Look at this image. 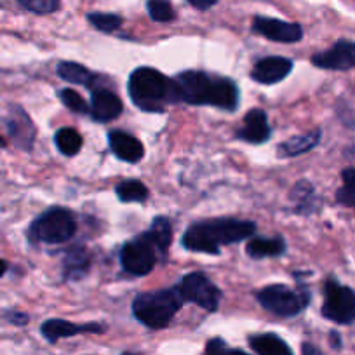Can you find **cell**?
I'll return each mask as SVG.
<instances>
[{
  "label": "cell",
  "instance_id": "cell-4",
  "mask_svg": "<svg viewBox=\"0 0 355 355\" xmlns=\"http://www.w3.org/2000/svg\"><path fill=\"white\" fill-rule=\"evenodd\" d=\"M182 306L183 298L174 286L169 289H157L136 296L132 300V315L148 329H164L169 326Z\"/></svg>",
  "mask_w": 355,
  "mask_h": 355
},
{
  "label": "cell",
  "instance_id": "cell-1",
  "mask_svg": "<svg viewBox=\"0 0 355 355\" xmlns=\"http://www.w3.org/2000/svg\"><path fill=\"white\" fill-rule=\"evenodd\" d=\"M180 103L196 105V107L220 108L232 112L239 105V87L227 77H213L209 73L196 70L182 71L174 77Z\"/></svg>",
  "mask_w": 355,
  "mask_h": 355
},
{
  "label": "cell",
  "instance_id": "cell-35",
  "mask_svg": "<svg viewBox=\"0 0 355 355\" xmlns=\"http://www.w3.org/2000/svg\"><path fill=\"white\" fill-rule=\"evenodd\" d=\"M302 350H303V355H322V352L312 343H303Z\"/></svg>",
  "mask_w": 355,
  "mask_h": 355
},
{
  "label": "cell",
  "instance_id": "cell-34",
  "mask_svg": "<svg viewBox=\"0 0 355 355\" xmlns=\"http://www.w3.org/2000/svg\"><path fill=\"white\" fill-rule=\"evenodd\" d=\"M9 320H11L12 324H16V326H25V324L28 322V315L21 312H11L9 313Z\"/></svg>",
  "mask_w": 355,
  "mask_h": 355
},
{
  "label": "cell",
  "instance_id": "cell-19",
  "mask_svg": "<svg viewBox=\"0 0 355 355\" xmlns=\"http://www.w3.org/2000/svg\"><path fill=\"white\" fill-rule=\"evenodd\" d=\"M288 245H286V241L277 235V237L265 239V237H256L252 241L248 242V248H245V252H248L249 258L252 259H263V258H277V256L284 254Z\"/></svg>",
  "mask_w": 355,
  "mask_h": 355
},
{
  "label": "cell",
  "instance_id": "cell-32",
  "mask_svg": "<svg viewBox=\"0 0 355 355\" xmlns=\"http://www.w3.org/2000/svg\"><path fill=\"white\" fill-rule=\"evenodd\" d=\"M204 355H249V354H245V352L242 350H230L223 340L214 338V340H211L209 343H207L206 354Z\"/></svg>",
  "mask_w": 355,
  "mask_h": 355
},
{
  "label": "cell",
  "instance_id": "cell-27",
  "mask_svg": "<svg viewBox=\"0 0 355 355\" xmlns=\"http://www.w3.org/2000/svg\"><path fill=\"white\" fill-rule=\"evenodd\" d=\"M146 11L155 23H171L176 18L171 0H146Z\"/></svg>",
  "mask_w": 355,
  "mask_h": 355
},
{
  "label": "cell",
  "instance_id": "cell-38",
  "mask_svg": "<svg viewBox=\"0 0 355 355\" xmlns=\"http://www.w3.org/2000/svg\"><path fill=\"white\" fill-rule=\"evenodd\" d=\"M6 145H8V141L0 136V148H6Z\"/></svg>",
  "mask_w": 355,
  "mask_h": 355
},
{
  "label": "cell",
  "instance_id": "cell-17",
  "mask_svg": "<svg viewBox=\"0 0 355 355\" xmlns=\"http://www.w3.org/2000/svg\"><path fill=\"white\" fill-rule=\"evenodd\" d=\"M40 331H42V336L46 338L49 343H56V341L61 340V338H70V336H75V334L105 333V326H101V324H96V322L73 324L63 319H49L42 324Z\"/></svg>",
  "mask_w": 355,
  "mask_h": 355
},
{
  "label": "cell",
  "instance_id": "cell-3",
  "mask_svg": "<svg viewBox=\"0 0 355 355\" xmlns=\"http://www.w3.org/2000/svg\"><path fill=\"white\" fill-rule=\"evenodd\" d=\"M128 91L132 103L143 112L160 114L169 105L180 103L174 78L150 67H139L132 71Z\"/></svg>",
  "mask_w": 355,
  "mask_h": 355
},
{
  "label": "cell",
  "instance_id": "cell-2",
  "mask_svg": "<svg viewBox=\"0 0 355 355\" xmlns=\"http://www.w3.org/2000/svg\"><path fill=\"white\" fill-rule=\"evenodd\" d=\"M256 223L237 218H213L196 221L182 237L183 248L192 252L220 254L221 245L235 244L254 235Z\"/></svg>",
  "mask_w": 355,
  "mask_h": 355
},
{
  "label": "cell",
  "instance_id": "cell-31",
  "mask_svg": "<svg viewBox=\"0 0 355 355\" xmlns=\"http://www.w3.org/2000/svg\"><path fill=\"white\" fill-rule=\"evenodd\" d=\"M19 4L26 9V11L33 12V15H53L60 9L61 0H18Z\"/></svg>",
  "mask_w": 355,
  "mask_h": 355
},
{
  "label": "cell",
  "instance_id": "cell-28",
  "mask_svg": "<svg viewBox=\"0 0 355 355\" xmlns=\"http://www.w3.org/2000/svg\"><path fill=\"white\" fill-rule=\"evenodd\" d=\"M343 178V187L336 192V200L341 206L347 207H355V169H345L341 173Z\"/></svg>",
  "mask_w": 355,
  "mask_h": 355
},
{
  "label": "cell",
  "instance_id": "cell-7",
  "mask_svg": "<svg viewBox=\"0 0 355 355\" xmlns=\"http://www.w3.org/2000/svg\"><path fill=\"white\" fill-rule=\"evenodd\" d=\"M159 249L146 237L145 232L132 241L125 242L121 249L122 268H124V272L136 275V277L148 275L155 268V263L159 261Z\"/></svg>",
  "mask_w": 355,
  "mask_h": 355
},
{
  "label": "cell",
  "instance_id": "cell-6",
  "mask_svg": "<svg viewBox=\"0 0 355 355\" xmlns=\"http://www.w3.org/2000/svg\"><path fill=\"white\" fill-rule=\"evenodd\" d=\"M256 300L266 312L279 317H295L302 313L310 303V293L306 289H293L284 284H272L259 289Z\"/></svg>",
  "mask_w": 355,
  "mask_h": 355
},
{
  "label": "cell",
  "instance_id": "cell-33",
  "mask_svg": "<svg viewBox=\"0 0 355 355\" xmlns=\"http://www.w3.org/2000/svg\"><path fill=\"white\" fill-rule=\"evenodd\" d=\"M190 6H193L199 11H207V9L214 8L218 4V0H187Z\"/></svg>",
  "mask_w": 355,
  "mask_h": 355
},
{
  "label": "cell",
  "instance_id": "cell-39",
  "mask_svg": "<svg viewBox=\"0 0 355 355\" xmlns=\"http://www.w3.org/2000/svg\"><path fill=\"white\" fill-rule=\"evenodd\" d=\"M122 355H135V354H131V352H125V354H122Z\"/></svg>",
  "mask_w": 355,
  "mask_h": 355
},
{
  "label": "cell",
  "instance_id": "cell-11",
  "mask_svg": "<svg viewBox=\"0 0 355 355\" xmlns=\"http://www.w3.org/2000/svg\"><path fill=\"white\" fill-rule=\"evenodd\" d=\"M312 64L322 70H352L355 68V42L338 40L329 49L313 54Z\"/></svg>",
  "mask_w": 355,
  "mask_h": 355
},
{
  "label": "cell",
  "instance_id": "cell-29",
  "mask_svg": "<svg viewBox=\"0 0 355 355\" xmlns=\"http://www.w3.org/2000/svg\"><path fill=\"white\" fill-rule=\"evenodd\" d=\"M87 21L96 30L103 33H114L122 26V18L117 15H108V12H89Z\"/></svg>",
  "mask_w": 355,
  "mask_h": 355
},
{
  "label": "cell",
  "instance_id": "cell-5",
  "mask_svg": "<svg viewBox=\"0 0 355 355\" xmlns=\"http://www.w3.org/2000/svg\"><path fill=\"white\" fill-rule=\"evenodd\" d=\"M77 232L75 216L64 207H51L33 220L28 228L32 244H64Z\"/></svg>",
  "mask_w": 355,
  "mask_h": 355
},
{
  "label": "cell",
  "instance_id": "cell-13",
  "mask_svg": "<svg viewBox=\"0 0 355 355\" xmlns=\"http://www.w3.org/2000/svg\"><path fill=\"white\" fill-rule=\"evenodd\" d=\"M124 110L122 100L107 87L93 89L91 94V107H89V115L94 122H110L117 119Z\"/></svg>",
  "mask_w": 355,
  "mask_h": 355
},
{
  "label": "cell",
  "instance_id": "cell-16",
  "mask_svg": "<svg viewBox=\"0 0 355 355\" xmlns=\"http://www.w3.org/2000/svg\"><path fill=\"white\" fill-rule=\"evenodd\" d=\"M108 145L117 159L124 160L129 164H138L145 157V146L136 136L129 132L114 129L108 132Z\"/></svg>",
  "mask_w": 355,
  "mask_h": 355
},
{
  "label": "cell",
  "instance_id": "cell-12",
  "mask_svg": "<svg viewBox=\"0 0 355 355\" xmlns=\"http://www.w3.org/2000/svg\"><path fill=\"white\" fill-rule=\"evenodd\" d=\"M6 128L12 143L21 150H32L35 141V125L23 108L12 107L6 117Z\"/></svg>",
  "mask_w": 355,
  "mask_h": 355
},
{
  "label": "cell",
  "instance_id": "cell-18",
  "mask_svg": "<svg viewBox=\"0 0 355 355\" xmlns=\"http://www.w3.org/2000/svg\"><path fill=\"white\" fill-rule=\"evenodd\" d=\"M91 266V252L84 245H73L70 251L64 254L63 259V274L64 279H80L87 274Z\"/></svg>",
  "mask_w": 355,
  "mask_h": 355
},
{
  "label": "cell",
  "instance_id": "cell-36",
  "mask_svg": "<svg viewBox=\"0 0 355 355\" xmlns=\"http://www.w3.org/2000/svg\"><path fill=\"white\" fill-rule=\"evenodd\" d=\"M331 341H333V347L334 348L340 347V343H341V341H340V334H338V333H331Z\"/></svg>",
  "mask_w": 355,
  "mask_h": 355
},
{
  "label": "cell",
  "instance_id": "cell-20",
  "mask_svg": "<svg viewBox=\"0 0 355 355\" xmlns=\"http://www.w3.org/2000/svg\"><path fill=\"white\" fill-rule=\"evenodd\" d=\"M249 345L258 355H295L289 345L274 333L251 336L249 338Z\"/></svg>",
  "mask_w": 355,
  "mask_h": 355
},
{
  "label": "cell",
  "instance_id": "cell-9",
  "mask_svg": "<svg viewBox=\"0 0 355 355\" xmlns=\"http://www.w3.org/2000/svg\"><path fill=\"white\" fill-rule=\"evenodd\" d=\"M322 315L336 324H352L355 320V293L347 286L327 279L324 284Z\"/></svg>",
  "mask_w": 355,
  "mask_h": 355
},
{
  "label": "cell",
  "instance_id": "cell-25",
  "mask_svg": "<svg viewBox=\"0 0 355 355\" xmlns=\"http://www.w3.org/2000/svg\"><path fill=\"white\" fill-rule=\"evenodd\" d=\"M115 193H117L119 200H122V202L143 204L148 199L150 192L145 183H141L139 180H124V182L115 187Z\"/></svg>",
  "mask_w": 355,
  "mask_h": 355
},
{
  "label": "cell",
  "instance_id": "cell-23",
  "mask_svg": "<svg viewBox=\"0 0 355 355\" xmlns=\"http://www.w3.org/2000/svg\"><path fill=\"white\" fill-rule=\"evenodd\" d=\"M58 75L71 84L91 85V82L94 80L93 71H89L84 64L75 63V61H61L58 64Z\"/></svg>",
  "mask_w": 355,
  "mask_h": 355
},
{
  "label": "cell",
  "instance_id": "cell-30",
  "mask_svg": "<svg viewBox=\"0 0 355 355\" xmlns=\"http://www.w3.org/2000/svg\"><path fill=\"white\" fill-rule=\"evenodd\" d=\"M58 96H60L61 103H63L68 110L73 112V114H89V105L85 103L84 98H82L77 91H73V89H61Z\"/></svg>",
  "mask_w": 355,
  "mask_h": 355
},
{
  "label": "cell",
  "instance_id": "cell-22",
  "mask_svg": "<svg viewBox=\"0 0 355 355\" xmlns=\"http://www.w3.org/2000/svg\"><path fill=\"white\" fill-rule=\"evenodd\" d=\"M145 234L155 244V248L159 249L160 256H166L171 241H173V227H171V221L164 216H157L153 220L152 227Z\"/></svg>",
  "mask_w": 355,
  "mask_h": 355
},
{
  "label": "cell",
  "instance_id": "cell-15",
  "mask_svg": "<svg viewBox=\"0 0 355 355\" xmlns=\"http://www.w3.org/2000/svg\"><path fill=\"white\" fill-rule=\"evenodd\" d=\"M272 129L268 125V117L266 112L261 108H252L244 115V124L235 131V138L241 141L251 143V145H259L270 139Z\"/></svg>",
  "mask_w": 355,
  "mask_h": 355
},
{
  "label": "cell",
  "instance_id": "cell-37",
  "mask_svg": "<svg viewBox=\"0 0 355 355\" xmlns=\"http://www.w3.org/2000/svg\"><path fill=\"white\" fill-rule=\"evenodd\" d=\"M8 272V263L4 259L0 258V277H4V274Z\"/></svg>",
  "mask_w": 355,
  "mask_h": 355
},
{
  "label": "cell",
  "instance_id": "cell-24",
  "mask_svg": "<svg viewBox=\"0 0 355 355\" xmlns=\"http://www.w3.org/2000/svg\"><path fill=\"white\" fill-rule=\"evenodd\" d=\"M54 143H56L58 150H60L63 155L73 157L80 152L82 145H84V139H82L80 132L73 128H61L60 131H56L54 135Z\"/></svg>",
  "mask_w": 355,
  "mask_h": 355
},
{
  "label": "cell",
  "instance_id": "cell-21",
  "mask_svg": "<svg viewBox=\"0 0 355 355\" xmlns=\"http://www.w3.org/2000/svg\"><path fill=\"white\" fill-rule=\"evenodd\" d=\"M320 141V129H315V131L309 132V135H298L293 136L288 141L281 143L279 145V157H284V159H289V157H298L302 153L310 152L313 146L319 145Z\"/></svg>",
  "mask_w": 355,
  "mask_h": 355
},
{
  "label": "cell",
  "instance_id": "cell-10",
  "mask_svg": "<svg viewBox=\"0 0 355 355\" xmlns=\"http://www.w3.org/2000/svg\"><path fill=\"white\" fill-rule=\"evenodd\" d=\"M252 32L272 42L281 44H296L303 39V28L298 23L282 21L277 18H266V16H256L251 25Z\"/></svg>",
  "mask_w": 355,
  "mask_h": 355
},
{
  "label": "cell",
  "instance_id": "cell-14",
  "mask_svg": "<svg viewBox=\"0 0 355 355\" xmlns=\"http://www.w3.org/2000/svg\"><path fill=\"white\" fill-rule=\"evenodd\" d=\"M293 63L291 60L282 56H268L259 60L258 63L252 67L251 70V78L258 84L272 85L282 82L289 73L293 71Z\"/></svg>",
  "mask_w": 355,
  "mask_h": 355
},
{
  "label": "cell",
  "instance_id": "cell-8",
  "mask_svg": "<svg viewBox=\"0 0 355 355\" xmlns=\"http://www.w3.org/2000/svg\"><path fill=\"white\" fill-rule=\"evenodd\" d=\"M183 302L196 303L207 312H216L220 306L221 291L206 274L202 272H190L182 277L176 284Z\"/></svg>",
  "mask_w": 355,
  "mask_h": 355
},
{
  "label": "cell",
  "instance_id": "cell-26",
  "mask_svg": "<svg viewBox=\"0 0 355 355\" xmlns=\"http://www.w3.org/2000/svg\"><path fill=\"white\" fill-rule=\"evenodd\" d=\"M291 199L296 202V213L309 214L312 211V206L315 204V190L309 182H300L293 189Z\"/></svg>",
  "mask_w": 355,
  "mask_h": 355
}]
</instances>
